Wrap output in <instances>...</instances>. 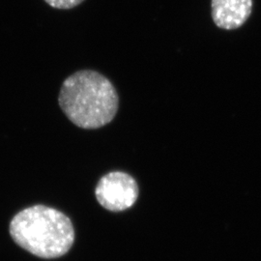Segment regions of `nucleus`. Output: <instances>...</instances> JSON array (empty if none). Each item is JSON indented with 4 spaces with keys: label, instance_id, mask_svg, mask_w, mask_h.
Here are the masks:
<instances>
[{
    "label": "nucleus",
    "instance_id": "nucleus-2",
    "mask_svg": "<svg viewBox=\"0 0 261 261\" xmlns=\"http://www.w3.org/2000/svg\"><path fill=\"white\" fill-rule=\"evenodd\" d=\"M13 240L42 258L64 255L75 241V229L64 213L45 205H34L16 215L9 226Z\"/></svg>",
    "mask_w": 261,
    "mask_h": 261
},
{
    "label": "nucleus",
    "instance_id": "nucleus-1",
    "mask_svg": "<svg viewBox=\"0 0 261 261\" xmlns=\"http://www.w3.org/2000/svg\"><path fill=\"white\" fill-rule=\"evenodd\" d=\"M58 102L68 119L85 130H95L114 119L119 106L112 82L91 70L75 72L62 84Z\"/></svg>",
    "mask_w": 261,
    "mask_h": 261
},
{
    "label": "nucleus",
    "instance_id": "nucleus-3",
    "mask_svg": "<svg viewBox=\"0 0 261 261\" xmlns=\"http://www.w3.org/2000/svg\"><path fill=\"white\" fill-rule=\"evenodd\" d=\"M95 196L105 209L120 212L136 203L139 197V185L130 174L112 171L99 180Z\"/></svg>",
    "mask_w": 261,
    "mask_h": 261
},
{
    "label": "nucleus",
    "instance_id": "nucleus-5",
    "mask_svg": "<svg viewBox=\"0 0 261 261\" xmlns=\"http://www.w3.org/2000/svg\"><path fill=\"white\" fill-rule=\"evenodd\" d=\"M84 1V0H45V2L50 7L60 10L73 9L82 4Z\"/></svg>",
    "mask_w": 261,
    "mask_h": 261
},
{
    "label": "nucleus",
    "instance_id": "nucleus-4",
    "mask_svg": "<svg viewBox=\"0 0 261 261\" xmlns=\"http://www.w3.org/2000/svg\"><path fill=\"white\" fill-rule=\"evenodd\" d=\"M252 11V0H211V15L215 24L224 30L241 28Z\"/></svg>",
    "mask_w": 261,
    "mask_h": 261
}]
</instances>
